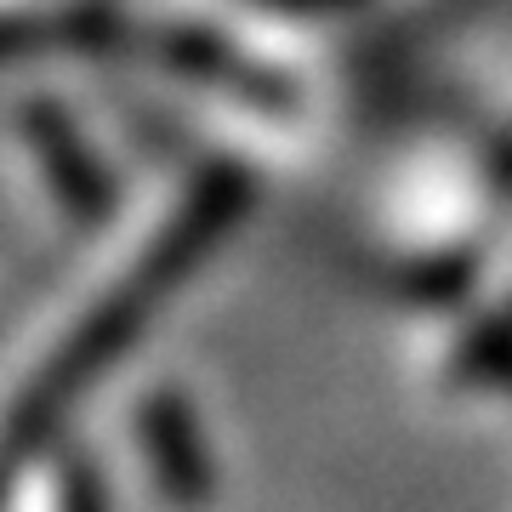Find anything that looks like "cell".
Returning a JSON list of instances; mask_svg holds the SVG:
<instances>
[{
    "label": "cell",
    "instance_id": "cell-2",
    "mask_svg": "<svg viewBox=\"0 0 512 512\" xmlns=\"http://www.w3.org/2000/svg\"><path fill=\"white\" fill-rule=\"evenodd\" d=\"M23 512H92V501H86V473L80 467H57L52 478H40V490L29 495Z\"/></svg>",
    "mask_w": 512,
    "mask_h": 512
},
{
    "label": "cell",
    "instance_id": "cell-1",
    "mask_svg": "<svg viewBox=\"0 0 512 512\" xmlns=\"http://www.w3.org/2000/svg\"><path fill=\"white\" fill-rule=\"evenodd\" d=\"M12 154L18 171H29V183L57 217L86 222L103 211V177L92 165V148L80 143V131L52 97H23L12 109Z\"/></svg>",
    "mask_w": 512,
    "mask_h": 512
}]
</instances>
